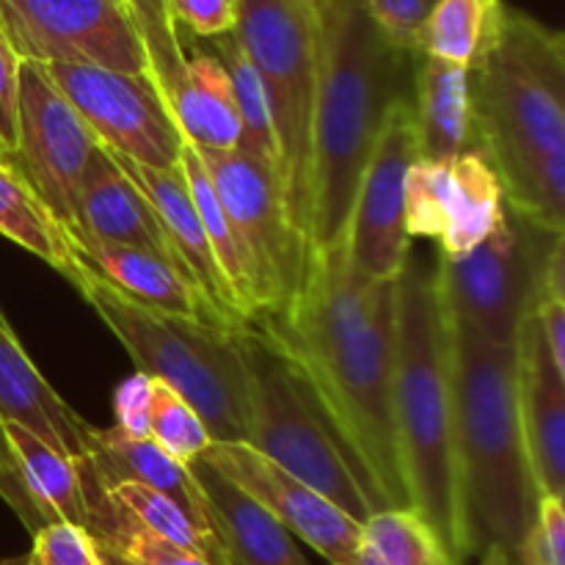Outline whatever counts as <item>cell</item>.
<instances>
[{"mask_svg": "<svg viewBox=\"0 0 565 565\" xmlns=\"http://www.w3.org/2000/svg\"><path fill=\"white\" fill-rule=\"evenodd\" d=\"M296 367L379 511L408 508L395 436V281L351 268L345 243L307 259L301 287L259 320Z\"/></svg>", "mask_w": 565, "mask_h": 565, "instance_id": "6da1fadb", "label": "cell"}, {"mask_svg": "<svg viewBox=\"0 0 565 565\" xmlns=\"http://www.w3.org/2000/svg\"><path fill=\"white\" fill-rule=\"evenodd\" d=\"M467 83L469 149L513 213L565 232V36L500 0Z\"/></svg>", "mask_w": 565, "mask_h": 565, "instance_id": "7a4b0ae2", "label": "cell"}, {"mask_svg": "<svg viewBox=\"0 0 565 565\" xmlns=\"http://www.w3.org/2000/svg\"><path fill=\"white\" fill-rule=\"evenodd\" d=\"M318 99L309 169V254L345 243L353 199L395 103L412 97L417 53L370 17L364 0H315Z\"/></svg>", "mask_w": 565, "mask_h": 565, "instance_id": "3957f363", "label": "cell"}, {"mask_svg": "<svg viewBox=\"0 0 565 565\" xmlns=\"http://www.w3.org/2000/svg\"><path fill=\"white\" fill-rule=\"evenodd\" d=\"M450 373L467 555L500 550L516 565L541 500L519 423L516 345H494L450 323Z\"/></svg>", "mask_w": 565, "mask_h": 565, "instance_id": "277c9868", "label": "cell"}, {"mask_svg": "<svg viewBox=\"0 0 565 565\" xmlns=\"http://www.w3.org/2000/svg\"><path fill=\"white\" fill-rule=\"evenodd\" d=\"M395 436L408 508L430 524L452 563L467 561L456 483L450 323L436 268L414 254L395 279Z\"/></svg>", "mask_w": 565, "mask_h": 565, "instance_id": "5b68a950", "label": "cell"}, {"mask_svg": "<svg viewBox=\"0 0 565 565\" xmlns=\"http://www.w3.org/2000/svg\"><path fill=\"white\" fill-rule=\"evenodd\" d=\"M70 281L130 353L138 373L180 392L196 408L213 441H246L248 362L243 334L248 329L230 331L127 301L88 274L81 259Z\"/></svg>", "mask_w": 565, "mask_h": 565, "instance_id": "8992f818", "label": "cell"}, {"mask_svg": "<svg viewBox=\"0 0 565 565\" xmlns=\"http://www.w3.org/2000/svg\"><path fill=\"white\" fill-rule=\"evenodd\" d=\"M235 39L257 70L276 141V182L309 252V169L318 99L315 0H235Z\"/></svg>", "mask_w": 565, "mask_h": 565, "instance_id": "52a82bcc", "label": "cell"}, {"mask_svg": "<svg viewBox=\"0 0 565 565\" xmlns=\"http://www.w3.org/2000/svg\"><path fill=\"white\" fill-rule=\"evenodd\" d=\"M248 362L246 445L364 524L379 505L348 461L301 375L259 329L243 334Z\"/></svg>", "mask_w": 565, "mask_h": 565, "instance_id": "ba28073f", "label": "cell"}, {"mask_svg": "<svg viewBox=\"0 0 565 565\" xmlns=\"http://www.w3.org/2000/svg\"><path fill=\"white\" fill-rule=\"evenodd\" d=\"M565 232L541 230L505 204L494 230L461 257L439 254L436 287L447 320L494 345H516L550 281Z\"/></svg>", "mask_w": 565, "mask_h": 565, "instance_id": "9c48e42d", "label": "cell"}, {"mask_svg": "<svg viewBox=\"0 0 565 565\" xmlns=\"http://www.w3.org/2000/svg\"><path fill=\"white\" fill-rule=\"evenodd\" d=\"M196 152L252 263L259 320L274 318L301 287L309 259L301 235L287 218L274 169L237 149Z\"/></svg>", "mask_w": 565, "mask_h": 565, "instance_id": "30bf717a", "label": "cell"}, {"mask_svg": "<svg viewBox=\"0 0 565 565\" xmlns=\"http://www.w3.org/2000/svg\"><path fill=\"white\" fill-rule=\"evenodd\" d=\"M152 75L177 130L193 149L230 152L241 143V116L226 66L215 53H188L166 0H127Z\"/></svg>", "mask_w": 565, "mask_h": 565, "instance_id": "8fae6325", "label": "cell"}, {"mask_svg": "<svg viewBox=\"0 0 565 565\" xmlns=\"http://www.w3.org/2000/svg\"><path fill=\"white\" fill-rule=\"evenodd\" d=\"M0 28L20 61L147 72L127 0H0Z\"/></svg>", "mask_w": 565, "mask_h": 565, "instance_id": "7c38bea8", "label": "cell"}, {"mask_svg": "<svg viewBox=\"0 0 565 565\" xmlns=\"http://www.w3.org/2000/svg\"><path fill=\"white\" fill-rule=\"evenodd\" d=\"M110 154L149 166H180L185 138L177 130L149 72H114L83 64L44 66Z\"/></svg>", "mask_w": 565, "mask_h": 565, "instance_id": "4fadbf2b", "label": "cell"}, {"mask_svg": "<svg viewBox=\"0 0 565 565\" xmlns=\"http://www.w3.org/2000/svg\"><path fill=\"white\" fill-rule=\"evenodd\" d=\"M97 141L42 64H20V105L11 166L28 180L50 213L72 232L75 193Z\"/></svg>", "mask_w": 565, "mask_h": 565, "instance_id": "5bb4252c", "label": "cell"}, {"mask_svg": "<svg viewBox=\"0 0 565 565\" xmlns=\"http://www.w3.org/2000/svg\"><path fill=\"white\" fill-rule=\"evenodd\" d=\"M417 158L412 97L390 110L367 160L345 232L348 263L373 281H395L412 254L406 232V177Z\"/></svg>", "mask_w": 565, "mask_h": 565, "instance_id": "9a60e30c", "label": "cell"}, {"mask_svg": "<svg viewBox=\"0 0 565 565\" xmlns=\"http://www.w3.org/2000/svg\"><path fill=\"white\" fill-rule=\"evenodd\" d=\"M505 213V196L483 154L414 160L406 177V232L439 243L445 257L472 252Z\"/></svg>", "mask_w": 565, "mask_h": 565, "instance_id": "2e32d148", "label": "cell"}, {"mask_svg": "<svg viewBox=\"0 0 565 565\" xmlns=\"http://www.w3.org/2000/svg\"><path fill=\"white\" fill-rule=\"evenodd\" d=\"M199 461L263 505L290 535L331 565H356L362 524L246 441H213Z\"/></svg>", "mask_w": 565, "mask_h": 565, "instance_id": "e0dca14e", "label": "cell"}, {"mask_svg": "<svg viewBox=\"0 0 565 565\" xmlns=\"http://www.w3.org/2000/svg\"><path fill=\"white\" fill-rule=\"evenodd\" d=\"M110 158L152 204L166 243H169L171 263L196 287V292L207 301V307L213 309L221 326L232 331L252 329L241 315V309H237V301L232 296L230 285H226L224 274H221V265L215 259L213 246H210V237L204 232L202 218H199L196 204L188 193L180 166H174V169H149V166L132 163V160L119 158V154H110Z\"/></svg>", "mask_w": 565, "mask_h": 565, "instance_id": "ac0fdd59", "label": "cell"}, {"mask_svg": "<svg viewBox=\"0 0 565 565\" xmlns=\"http://www.w3.org/2000/svg\"><path fill=\"white\" fill-rule=\"evenodd\" d=\"M3 430L14 467L0 478V497L28 533L58 522L88 530L92 511L81 463L20 425L3 423Z\"/></svg>", "mask_w": 565, "mask_h": 565, "instance_id": "d6986e66", "label": "cell"}, {"mask_svg": "<svg viewBox=\"0 0 565 565\" xmlns=\"http://www.w3.org/2000/svg\"><path fill=\"white\" fill-rule=\"evenodd\" d=\"M516 395L524 452L541 497L565 494V379L552 367L535 318L516 337Z\"/></svg>", "mask_w": 565, "mask_h": 565, "instance_id": "ffe728a7", "label": "cell"}, {"mask_svg": "<svg viewBox=\"0 0 565 565\" xmlns=\"http://www.w3.org/2000/svg\"><path fill=\"white\" fill-rule=\"evenodd\" d=\"M72 237L75 243L143 248L171 263L169 243H166L152 204L138 191L136 182L116 166L105 147L92 154L77 185Z\"/></svg>", "mask_w": 565, "mask_h": 565, "instance_id": "44dd1931", "label": "cell"}, {"mask_svg": "<svg viewBox=\"0 0 565 565\" xmlns=\"http://www.w3.org/2000/svg\"><path fill=\"white\" fill-rule=\"evenodd\" d=\"M0 423L20 425L50 447L83 463L92 428L47 384L0 312Z\"/></svg>", "mask_w": 565, "mask_h": 565, "instance_id": "7402d4cb", "label": "cell"}, {"mask_svg": "<svg viewBox=\"0 0 565 565\" xmlns=\"http://www.w3.org/2000/svg\"><path fill=\"white\" fill-rule=\"evenodd\" d=\"M75 257L88 274L125 296L127 301L158 309L166 315L204 320L221 326L196 287L166 257L132 246H103V243H75ZM226 329V326H221ZM232 331V329H230Z\"/></svg>", "mask_w": 565, "mask_h": 565, "instance_id": "603a6c76", "label": "cell"}, {"mask_svg": "<svg viewBox=\"0 0 565 565\" xmlns=\"http://www.w3.org/2000/svg\"><path fill=\"white\" fill-rule=\"evenodd\" d=\"M88 480L99 486L141 483L169 497L199 527L213 533L207 516V500L191 467L166 456L149 439H130L116 428H92L88 458L81 463Z\"/></svg>", "mask_w": 565, "mask_h": 565, "instance_id": "cb8c5ba5", "label": "cell"}, {"mask_svg": "<svg viewBox=\"0 0 565 565\" xmlns=\"http://www.w3.org/2000/svg\"><path fill=\"white\" fill-rule=\"evenodd\" d=\"M207 500V516L218 535L230 565H309L292 535L265 511L263 505L243 494L237 486L221 478L204 461L191 463Z\"/></svg>", "mask_w": 565, "mask_h": 565, "instance_id": "d4e9b609", "label": "cell"}, {"mask_svg": "<svg viewBox=\"0 0 565 565\" xmlns=\"http://www.w3.org/2000/svg\"><path fill=\"white\" fill-rule=\"evenodd\" d=\"M412 119L419 160H452L469 149L467 66L417 55Z\"/></svg>", "mask_w": 565, "mask_h": 565, "instance_id": "484cf974", "label": "cell"}, {"mask_svg": "<svg viewBox=\"0 0 565 565\" xmlns=\"http://www.w3.org/2000/svg\"><path fill=\"white\" fill-rule=\"evenodd\" d=\"M0 235L47 263L64 279L75 276V237L6 158H0Z\"/></svg>", "mask_w": 565, "mask_h": 565, "instance_id": "4316f807", "label": "cell"}, {"mask_svg": "<svg viewBox=\"0 0 565 565\" xmlns=\"http://www.w3.org/2000/svg\"><path fill=\"white\" fill-rule=\"evenodd\" d=\"M182 177H185L188 193H191L193 204L199 210V218H202L204 232L210 237V246H213L215 259L221 265V274H224L226 285H230L232 296H235L237 309L246 318L248 326H254L259 320V303H257V287H254V274L252 263L246 257V248H243L241 237H237L235 226L226 218L224 207L218 202V193H215L213 182H210L207 171H204L202 158H199L196 149L185 141L180 158Z\"/></svg>", "mask_w": 565, "mask_h": 565, "instance_id": "83f0119b", "label": "cell"}, {"mask_svg": "<svg viewBox=\"0 0 565 565\" xmlns=\"http://www.w3.org/2000/svg\"><path fill=\"white\" fill-rule=\"evenodd\" d=\"M83 483H86V491L103 497L108 505H114L116 511H121L125 516H130L132 522L147 527L149 533L160 535V539L171 541V544L182 546V550L196 552V555H202L204 561L213 565H230L226 563V552L224 546H221L218 535L199 527V524L193 522L177 502H171L169 497L158 494V491L147 489V486L141 483L99 486L94 483V480H88L86 472H83Z\"/></svg>", "mask_w": 565, "mask_h": 565, "instance_id": "f1b7e54d", "label": "cell"}, {"mask_svg": "<svg viewBox=\"0 0 565 565\" xmlns=\"http://www.w3.org/2000/svg\"><path fill=\"white\" fill-rule=\"evenodd\" d=\"M88 511H92L88 533L110 565H213L196 552L182 550V546L149 533L147 527L132 522L130 516L116 511L92 491H88Z\"/></svg>", "mask_w": 565, "mask_h": 565, "instance_id": "f546056e", "label": "cell"}, {"mask_svg": "<svg viewBox=\"0 0 565 565\" xmlns=\"http://www.w3.org/2000/svg\"><path fill=\"white\" fill-rule=\"evenodd\" d=\"M500 0H434L419 25L417 55L469 66Z\"/></svg>", "mask_w": 565, "mask_h": 565, "instance_id": "4dcf8cb0", "label": "cell"}, {"mask_svg": "<svg viewBox=\"0 0 565 565\" xmlns=\"http://www.w3.org/2000/svg\"><path fill=\"white\" fill-rule=\"evenodd\" d=\"M215 50H218L221 64L226 66L232 81V94L237 103V116H241V143L237 152L248 154V158L259 160L276 174V141L274 127H270L268 99H265V88L259 83L257 70L252 66L248 55L237 44L235 33L213 39Z\"/></svg>", "mask_w": 565, "mask_h": 565, "instance_id": "1f68e13d", "label": "cell"}, {"mask_svg": "<svg viewBox=\"0 0 565 565\" xmlns=\"http://www.w3.org/2000/svg\"><path fill=\"white\" fill-rule=\"evenodd\" d=\"M362 544L384 565H456L439 535L412 508H386L362 524Z\"/></svg>", "mask_w": 565, "mask_h": 565, "instance_id": "d6a6232c", "label": "cell"}, {"mask_svg": "<svg viewBox=\"0 0 565 565\" xmlns=\"http://www.w3.org/2000/svg\"><path fill=\"white\" fill-rule=\"evenodd\" d=\"M149 441L158 445L174 461L196 463L213 445L207 425L196 414V408L171 390L163 381L152 379V412H149Z\"/></svg>", "mask_w": 565, "mask_h": 565, "instance_id": "836d02e7", "label": "cell"}, {"mask_svg": "<svg viewBox=\"0 0 565 565\" xmlns=\"http://www.w3.org/2000/svg\"><path fill=\"white\" fill-rule=\"evenodd\" d=\"M31 552L17 565H110L92 533L77 524H47L31 535ZM14 565V563H0Z\"/></svg>", "mask_w": 565, "mask_h": 565, "instance_id": "e575fe53", "label": "cell"}, {"mask_svg": "<svg viewBox=\"0 0 565 565\" xmlns=\"http://www.w3.org/2000/svg\"><path fill=\"white\" fill-rule=\"evenodd\" d=\"M516 565H565V505L541 497L535 519L516 552Z\"/></svg>", "mask_w": 565, "mask_h": 565, "instance_id": "d590c367", "label": "cell"}, {"mask_svg": "<svg viewBox=\"0 0 565 565\" xmlns=\"http://www.w3.org/2000/svg\"><path fill=\"white\" fill-rule=\"evenodd\" d=\"M149 412H152V375L132 373L114 392V428L130 439H149Z\"/></svg>", "mask_w": 565, "mask_h": 565, "instance_id": "8d00e7d4", "label": "cell"}, {"mask_svg": "<svg viewBox=\"0 0 565 565\" xmlns=\"http://www.w3.org/2000/svg\"><path fill=\"white\" fill-rule=\"evenodd\" d=\"M171 20L202 39L235 31V0H166Z\"/></svg>", "mask_w": 565, "mask_h": 565, "instance_id": "74e56055", "label": "cell"}, {"mask_svg": "<svg viewBox=\"0 0 565 565\" xmlns=\"http://www.w3.org/2000/svg\"><path fill=\"white\" fill-rule=\"evenodd\" d=\"M434 0H364L381 31L403 50H414L419 25ZM417 53V50H414Z\"/></svg>", "mask_w": 565, "mask_h": 565, "instance_id": "f35d334b", "label": "cell"}, {"mask_svg": "<svg viewBox=\"0 0 565 565\" xmlns=\"http://www.w3.org/2000/svg\"><path fill=\"white\" fill-rule=\"evenodd\" d=\"M20 64L0 28V147L6 154L14 152L17 141V105H20Z\"/></svg>", "mask_w": 565, "mask_h": 565, "instance_id": "ab89813d", "label": "cell"}, {"mask_svg": "<svg viewBox=\"0 0 565 565\" xmlns=\"http://www.w3.org/2000/svg\"><path fill=\"white\" fill-rule=\"evenodd\" d=\"M533 318L539 323L541 340L552 359V367L565 379V298L541 296L533 309Z\"/></svg>", "mask_w": 565, "mask_h": 565, "instance_id": "60d3db41", "label": "cell"}, {"mask_svg": "<svg viewBox=\"0 0 565 565\" xmlns=\"http://www.w3.org/2000/svg\"><path fill=\"white\" fill-rule=\"evenodd\" d=\"M11 467H14V458H11L9 441H6L3 423H0V478H3V475H9Z\"/></svg>", "mask_w": 565, "mask_h": 565, "instance_id": "b9f144b4", "label": "cell"}, {"mask_svg": "<svg viewBox=\"0 0 565 565\" xmlns=\"http://www.w3.org/2000/svg\"><path fill=\"white\" fill-rule=\"evenodd\" d=\"M480 565H513V561L505 555V552L486 550L483 555H480Z\"/></svg>", "mask_w": 565, "mask_h": 565, "instance_id": "7bdbcfd3", "label": "cell"}, {"mask_svg": "<svg viewBox=\"0 0 565 565\" xmlns=\"http://www.w3.org/2000/svg\"><path fill=\"white\" fill-rule=\"evenodd\" d=\"M356 565H384V563H381L379 561V557H375L373 555V552H370L367 550V546H359V555H356Z\"/></svg>", "mask_w": 565, "mask_h": 565, "instance_id": "ee69618b", "label": "cell"}, {"mask_svg": "<svg viewBox=\"0 0 565 565\" xmlns=\"http://www.w3.org/2000/svg\"><path fill=\"white\" fill-rule=\"evenodd\" d=\"M0 158H6V160H9V154H6V149H3V147H0Z\"/></svg>", "mask_w": 565, "mask_h": 565, "instance_id": "f6af8a7d", "label": "cell"}]
</instances>
